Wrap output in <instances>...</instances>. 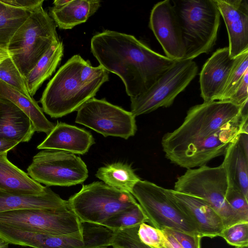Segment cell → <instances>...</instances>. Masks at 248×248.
<instances>
[{"mask_svg": "<svg viewBox=\"0 0 248 248\" xmlns=\"http://www.w3.org/2000/svg\"><path fill=\"white\" fill-rule=\"evenodd\" d=\"M91 49L100 66L121 78L130 97L146 92L177 62L133 35L110 30L93 36Z\"/></svg>", "mask_w": 248, "mask_h": 248, "instance_id": "6da1fadb", "label": "cell"}, {"mask_svg": "<svg viewBox=\"0 0 248 248\" xmlns=\"http://www.w3.org/2000/svg\"><path fill=\"white\" fill-rule=\"evenodd\" d=\"M108 72L92 65L79 55L73 56L47 83L40 102L44 112L52 118L69 114L93 98L108 80Z\"/></svg>", "mask_w": 248, "mask_h": 248, "instance_id": "7a4b0ae2", "label": "cell"}, {"mask_svg": "<svg viewBox=\"0 0 248 248\" xmlns=\"http://www.w3.org/2000/svg\"><path fill=\"white\" fill-rule=\"evenodd\" d=\"M242 105L229 101H214L191 107L182 124L162 137L161 145L166 157L172 162L213 136L225 124L241 116Z\"/></svg>", "mask_w": 248, "mask_h": 248, "instance_id": "3957f363", "label": "cell"}, {"mask_svg": "<svg viewBox=\"0 0 248 248\" xmlns=\"http://www.w3.org/2000/svg\"><path fill=\"white\" fill-rule=\"evenodd\" d=\"M180 25L185 54L192 60L215 45L220 14L215 0H170Z\"/></svg>", "mask_w": 248, "mask_h": 248, "instance_id": "277c9868", "label": "cell"}, {"mask_svg": "<svg viewBox=\"0 0 248 248\" xmlns=\"http://www.w3.org/2000/svg\"><path fill=\"white\" fill-rule=\"evenodd\" d=\"M59 41L56 24L41 6L31 12L12 37L7 49L26 78L49 47Z\"/></svg>", "mask_w": 248, "mask_h": 248, "instance_id": "5b68a950", "label": "cell"}, {"mask_svg": "<svg viewBox=\"0 0 248 248\" xmlns=\"http://www.w3.org/2000/svg\"><path fill=\"white\" fill-rule=\"evenodd\" d=\"M228 181L221 164L211 167L204 165L188 169L177 178L174 190L200 198L220 216L224 228L245 221L233 211L225 200Z\"/></svg>", "mask_w": 248, "mask_h": 248, "instance_id": "8992f818", "label": "cell"}, {"mask_svg": "<svg viewBox=\"0 0 248 248\" xmlns=\"http://www.w3.org/2000/svg\"><path fill=\"white\" fill-rule=\"evenodd\" d=\"M67 201L69 207L81 223L98 224L137 203L130 193L103 182L83 185Z\"/></svg>", "mask_w": 248, "mask_h": 248, "instance_id": "52a82bcc", "label": "cell"}, {"mask_svg": "<svg viewBox=\"0 0 248 248\" xmlns=\"http://www.w3.org/2000/svg\"><path fill=\"white\" fill-rule=\"evenodd\" d=\"M131 194L138 200L148 222L155 228L200 235L195 223L169 195L167 188L140 180L134 186Z\"/></svg>", "mask_w": 248, "mask_h": 248, "instance_id": "ba28073f", "label": "cell"}, {"mask_svg": "<svg viewBox=\"0 0 248 248\" xmlns=\"http://www.w3.org/2000/svg\"><path fill=\"white\" fill-rule=\"evenodd\" d=\"M198 67L192 60L177 61L145 93L130 97L131 112L135 116L159 108H168L197 74Z\"/></svg>", "mask_w": 248, "mask_h": 248, "instance_id": "9c48e42d", "label": "cell"}, {"mask_svg": "<svg viewBox=\"0 0 248 248\" xmlns=\"http://www.w3.org/2000/svg\"><path fill=\"white\" fill-rule=\"evenodd\" d=\"M32 179L46 186H70L81 184L88 177L87 166L75 154L61 150L44 149L32 158L27 169Z\"/></svg>", "mask_w": 248, "mask_h": 248, "instance_id": "30bf717a", "label": "cell"}, {"mask_svg": "<svg viewBox=\"0 0 248 248\" xmlns=\"http://www.w3.org/2000/svg\"><path fill=\"white\" fill-rule=\"evenodd\" d=\"M0 223L52 235L82 233V223L68 205L55 209H29L1 212Z\"/></svg>", "mask_w": 248, "mask_h": 248, "instance_id": "8fae6325", "label": "cell"}, {"mask_svg": "<svg viewBox=\"0 0 248 248\" xmlns=\"http://www.w3.org/2000/svg\"><path fill=\"white\" fill-rule=\"evenodd\" d=\"M75 122L105 137L124 139L134 136L137 130L136 117L131 111L113 105L105 99L92 98L77 110Z\"/></svg>", "mask_w": 248, "mask_h": 248, "instance_id": "7c38bea8", "label": "cell"}, {"mask_svg": "<svg viewBox=\"0 0 248 248\" xmlns=\"http://www.w3.org/2000/svg\"><path fill=\"white\" fill-rule=\"evenodd\" d=\"M149 26L166 57L176 61L184 59L185 50L182 31L170 0L161 1L154 6Z\"/></svg>", "mask_w": 248, "mask_h": 248, "instance_id": "4fadbf2b", "label": "cell"}, {"mask_svg": "<svg viewBox=\"0 0 248 248\" xmlns=\"http://www.w3.org/2000/svg\"><path fill=\"white\" fill-rule=\"evenodd\" d=\"M227 30L230 57L248 50V3L247 0H215Z\"/></svg>", "mask_w": 248, "mask_h": 248, "instance_id": "5bb4252c", "label": "cell"}, {"mask_svg": "<svg viewBox=\"0 0 248 248\" xmlns=\"http://www.w3.org/2000/svg\"><path fill=\"white\" fill-rule=\"evenodd\" d=\"M228 47L217 49L206 61L200 74L201 96L203 102L218 101L235 62Z\"/></svg>", "mask_w": 248, "mask_h": 248, "instance_id": "9a60e30c", "label": "cell"}, {"mask_svg": "<svg viewBox=\"0 0 248 248\" xmlns=\"http://www.w3.org/2000/svg\"><path fill=\"white\" fill-rule=\"evenodd\" d=\"M0 237L9 244L33 248H83L80 232L68 235H52L20 229L0 223Z\"/></svg>", "mask_w": 248, "mask_h": 248, "instance_id": "2e32d148", "label": "cell"}, {"mask_svg": "<svg viewBox=\"0 0 248 248\" xmlns=\"http://www.w3.org/2000/svg\"><path fill=\"white\" fill-rule=\"evenodd\" d=\"M167 193L197 226L202 237L219 236L224 226L220 216L202 199L167 189Z\"/></svg>", "mask_w": 248, "mask_h": 248, "instance_id": "e0dca14e", "label": "cell"}, {"mask_svg": "<svg viewBox=\"0 0 248 248\" xmlns=\"http://www.w3.org/2000/svg\"><path fill=\"white\" fill-rule=\"evenodd\" d=\"M94 143V139L90 132L75 125L58 122L37 148L84 155Z\"/></svg>", "mask_w": 248, "mask_h": 248, "instance_id": "ac0fdd59", "label": "cell"}, {"mask_svg": "<svg viewBox=\"0 0 248 248\" xmlns=\"http://www.w3.org/2000/svg\"><path fill=\"white\" fill-rule=\"evenodd\" d=\"M34 128L29 118L10 101L0 98V139L29 142Z\"/></svg>", "mask_w": 248, "mask_h": 248, "instance_id": "d6986e66", "label": "cell"}, {"mask_svg": "<svg viewBox=\"0 0 248 248\" xmlns=\"http://www.w3.org/2000/svg\"><path fill=\"white\" fill-rule=\"evenodd\" d=\"M7 153L0 154V190L25 195L45 194L49 187L32 179L27 173L11 163L8 159Z\"/></svg>", "mask_w": 248, "mask_h": 248, "instance_id": "ffe728a7", "label": "cell"}, {"mask_svg": "<svg viewBox=\"0 0 248 248\" xmlns=\"http://www.w3.org/2000/svg\"><path fill=\"white\" fill-rule=\"evenodd\" d=\"M68 205L67 201L50 188L40 195L15 194L0 190V213L29 209H55Z\"/></svg>", "mask_w": 248, "mask_h": 248, "instance_id": "44dd1931", "label": "cell"}, {"mask_svg": "<svg viewBox=\"0 0 248 248\" xmlns=\"http://www.w3.org/2000/svg\"><path fill=\"white\" fill-rule=\"evenodd\" d=\"M221 164L228 184L236 186L248 199V151L242 146L239 136L228 147Z\"/></svg>", "mask_w": 248, "mask_h": 248, "instance_id": "7402d4cb", "label": "cell"}, {"mask_svg": "<svg viewBox=\"0 0 248 248\" xmlns=\"http://www.w3.org/2000/svg\"><path fill=\"white\" fill-rule=\"evenodd\" d=\"M101 6L99 0H71L61 7L49 8V16L61 29H71L85 22Z\"/></svg>", "mask_w": 248, "mask_h": 248, "instance_id": "603a6c76", "label": "cell"}, {"mask_svg": "<svg viewBox=\"0 0 248 248\" xmlns=\"http://www.w3.org/2000/svg\"><path fill=\"white\" fill-rule=\"evenodd\" d=\"M0 98L10 101L20 109L31 121L34 130L48 135L54 127L45 116L37 102L0 80Z\"/></svg>", "mask_w": 248, "mask_h": 248, "instance_id": "cb8c5ba5", "label": "cell"}, {"mask_svg": "<svg viewBox=\"0 0 248 248\" xmlns=\"http://www.w3.org/2000/svg\"><path fill=\"white\" fill-rule=\"evenodd\" d=\"M62 42L52 45L38 61L25 78L29 94L35 95L43 83L55 72L63 55Z\"/></svg>", "mask_w": 248, "mask_h": 248, "instance_id": "d4e9b609", "label": "cell"}, {"mask_svg": "<svg viewBox=\"0 0 248 248\" xmlns=\"http://www.w3.org/2000/svg\"><path fill=\"white\" fill-rule=\"evenodd\" d=\"M95 176L108 186L131 194L134 186L140 180L130 165L120 162L99 168Z\"/></svg>", "mask_w": 248, "mask_h": 248, "instance_id": "484cf974", "label": "cell"}, {"mask_svg": "<svg viewBox=\"0 0 248 248\" xmlns=\"http://www.w3.org/2000/svg\"><path fill=\"white\" fill-rule=\"evenodd\" d=\"M31 12L7 5L0 13V48L7 49L12 37L28 18Z\"/></svg>", "mask_w": 248, "mask_h": 248, "instance_id": "4316f807", "label": "cell"}, {"mask_svg": "<svg viewBox=\"0 0 248 248\" xmlns=\"http://www.w3.org/2000/svg\"><path fill=\"white\" fill-rule=\"evenodd\" d=\"M148 219L139 203L113 216L101 225L113 230L124 229L140 226Z\"/></svg>", "mask_w": 248, "mask_h": 248, "instance_id": "83f0119b", "label": "cell"}, {"mask_svg": "<svg viewBox=\"0 0 248 248\" xmlns=\"http://www.w3.org/2000/svg\"><path fill=\"white\" fill-rule=\"evenodd\" d=\"M114 230L101 224L82 223L83 248H106L110 246Z\"/></svg>", "mask_w": 248, "mask_h": 248, "instance_id": "f1b7e54d", "label": "cell"}, {"mask_svg": "<svg viewBox=\"0 0 248 248\" xmlns=\"http://www.w3.org/2000/svg\"><path fill=\"white\" fill-rule=\"evenodd\" d=\"M248 70V50L237 56L218 101H229Z\"/></svg>", "mask_w": 248, "mask_h": 248, "instance_id": "f546056e", "label": "cell"}, {"mask_svg": "<svg viewBox=\"0 0 248 248\" xmlns=\"http://www.w3.org/2000/svg\"><path fill=\"white\" fill-rule=\"evenodd\" d=\"M0 80L25 95L30 96L25 78L11 57L0 62Z\"/></svg>", "mask_w": 248, "mask_h": 248, "instance_id": "4dcf8cb0", "label": "cell"}, {"mask_svg": "<svg viewBox=\"0 0 248 248\" xmlns=\"http://www.w3.org/2000/svg\"><path fill=\"white\" fill-rule=\"evenodd\" d=\"M139 227L114 230L110 246L119 248H151L139 239L137 234Z\"/></svg>", "mask_w": 248, "mask_h": 248, "instance_id": "1f68e13d", "label": "cell"}, {"mask_svg": "<svg viewBox=\"0 0 248 248\" xmlns=\"http://www.w3.org/2000/svg\"><path fill=\"white\" fill-rule=\"evenodd\" d=\"M219 236L230 245L248 246V221H242L224 228Z\"/></svg>", "mask_w": 248, "mask_h": 248, "instance_id": "d6a6232c", "label": "cell"}, {"mask_svg": "<svg viewBox=\"0 0 248 248\" xmlns=\"http://www.w3.org/2000/svg\"><path fill=\"white\" fill-rule=\"evenodd\" d=\"M225 200L242 220L248 221V199L239 189L234 186L228 184Z\"/></svg>", "mask_w": 248, "mask_h": 248, "instance_id": "836d02e7", "label": "cell"}, {"mask_svg": "<svg viewBox=\"0 0 248 248\" xmlns=\"http://www.w3.org/2000/svg\"><path fill=\"white\" fill-rule=\"evenodd\" d=\"M161 230L170 234L183 248H201V241L202 237L199 234L187 233L166 228Z\"/></svg>", "mask_w": 248, "mask_h": 248, "instance_id": "e575fe53", "label": "cell"}, {"mask_svg": "<svg viewBox=\"0 0 248 248\" xmlns=\"http://www.w3.org/2000/svg\"><path fill=\"white\" fill-rule=\"evenodd\" d=\"M248 70L245 73L240 83L229 100L239 106L248 101Z\"/></svg>", "mask_w": 248, "mask_h": 248, "instance_id": "d590c367", "label": "cell"}, {"mask_svg": "<svg viewBox=\"0 0 248 248\" xmlns=\"http://www.w3.org/2000/svg\"><path fill=\"white\" fill-rule=\"evenodd\" d=\"M6 5L32 12L43 6V0H1Z\"/></svg>", "mask_w": 248, "mask_h": 248, "instance_id": "8d00e7d4", "label": "cell"}, {"mask_svg": "<svg viewBox=\"0 0 248 248\" xmlns=\"http://www.w3.org/2000/svg\"><path fill=\"white\" fill-rule=\"evenodd\" d=\"M19 143L17 141L5 139H0V154L13 149Z\"/></svg>", "mask_w": 248, "mask_h": 248, "instance_id": "74e56055", "label": "cell"}, {"mask_svg": "<svg viewBox=\"0 0 248 248\" xmlns=\"http://www.w3.org/2000/svg\"><path fill=\"white\" fill-rule=\"evenodd\" d=\"M162 231L165 234L170 248H183L170 234L164 230Z\"/></svg>", "mask_w": 248, "mask_h": 248, "instance_id": "f35d334b", "label": "cell"}, {"mask_svg": "<svg viewBox=\"0 0 248 248\" xmlns=\"http://www.w3.org/2000/svg\"><path fill=\"white\" fill-rule=\"evenodd\" d=\"M11 56V55L7 49L0 48V62Z\"/></svg>", "mask_w": 248, "mask_h": 248, "instance_id": "ab89813d", "label": "cell"}, {"mask_svg": "<svg viewBox=\"0 0 248 248\" xmlns=\"http://www.w3.org/2000/svg\"><path fill=\"white\" fill-rule=\"evenodd\" d=\"M69 0H56L53 1L54 6L61 7L68 3Z\"/></svg>", "mask_w": 248, "mask_h": 248, "instance_id": "60d3db41", "label": "cell"}, {"mask_svg": "<svg viewBox=\"0 0 248 248\" xmlns=\"http://www.w3.org/2000/svg\"><path fill=\"white\" fill-rule=\"evenodd\" d=\"M9 243L0 237V248H8Z\"/></svg>", "mask_w": 248, "mask_h": 248, "instance_id": "b9f144b4", "label": "cell"}, {"mask_svg": "<svg viewBox=\"0 0 248 248\" xmlns=\"http://www.w3.org/2000/svg\"><path fill=\"white\" fill-rule=\"evenodd\" d=\"M7 5L3 3L1 0H0V13L7 7Z\"/></svg>", "mask_w": 248, "mask_h": 248, "instance_id": "7bdbcfd3", "label": "cell"}, {"mask_svg": "<svg viewBox=\"0 0 248 248\" xmlns=\"http://www.w3.org/2000/svg\"><path fill=\"white\" fill-rule=\"evenodd\" d=\"M235 248H248V246L238 247Z\"/></svg>", "mask_w": 248, "mask_h": 248, "instance_id": "ee69618b", "label": "cell"}, {"mask_svg": "<svg viewBox=\"0 0 248 248\" xmlns=\"http://www.w3.org/2000/svg\"></svg>", "mask_w": 248, "mask_h": 248, "instance_id": "f6af8a7d", "label": "cell"}]
</instances>
